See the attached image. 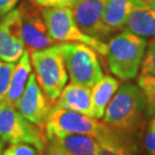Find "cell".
<instances>
[{
    "instance_id": "cell-1",
    "label": "cell",
    "mask_w": 155,
    "mask_h": 155,
    "mask_svg": "<svg viewBox=\"0 0 155 155\" xmlns=\"http://www.w3.org/2000/svg\"><path fill=\"white\" fill-rule=\"evenodd\" d=\"M146 118V102L141 89L132 83H124L108 104L103 122L137 140L145 128Z\"/></svg>"
},
{
    "instance_id": "cell-2",
    "label": "cell",
    "mask_w": 155,
    "mask_h": 155,
    "mask_svg": "<svg viewBox=\"0 0 155 155\" xmlns=\"http://www.w3.org/2000/svg\"><path fill=\"white\" fill-rule=\"evenodd\" d=\"M107 61L110 72L123 81L134 80L140 70L147 40L124 29L107 43Z\"/></svg>"
},
{
    "instance_id": "cell-3",
    "label": "cell",
    "mask_w": 155,
    "mask_h": 155,
    "mask_svg": "<svg viewBox=\"0 0 155 155\" xmlns=\"http://www.w3.org/2000/svg\"><path fill=\"white\" fill-rule=\"evenodd\" d=\"M117 132L103 121H99V119L84 114L61 109L54 105L51 108L48 122L45 126V133L48 140L71 134L89 135L97 140H102Z\"/></svg>"
},
{
    "instance_id": "cell-4",
    "label": "cell",
    "mask_w": 155,
    "mask_h": 155,
    "mask_svg": "<svg viewBox=\"0 0 155 155\" xmlns=\"http://www.w3.org/2000/svg\"><path fill=\"white\" fill-rule=\"evenodd\" d=\"M30 61L40 88L54 105L69 80L61 43L31 51Z\"/></svg>"
},
{
    "instance_id": "cell-5",
    "label": "cell",
    "mask_w": 155,
    "mask_h": 155,
    "mask_svg": "<svg viewBox=\"0 0 155 155\" xmlns=\"http://www.w3.org/2000/svg\"><path fill=\"white\" fill-rule=\"evenodd\" d=\"M61 51L72 83L93 88L104 77L96 51L81 42H61Z\"/></svg>"
},
{
    "instance_id": "cell-6",
    "label": "cell",
    "mask_w": 155,
    "mask_h": 155,
    "mask_svg": "<svg viewBox=\"0 0 155 155\" xmlns=\"http://www.w3.org/2000/svg\"><path fill=\"white\" fill-rule=\"evenodd\" d=\"M0 139L9 144L33 145L41 153L48 142L45 130L29 122L5 101L0 102Z\"/></svg>"
},
{
    "instance_id": "cell-7",
    "label": "cell",
    "mask_w": 155,
    "mask_h": 155,
    "mask_svg": "<svg viewBox=\"0 0 155 155\" xmlns=\"http://www.w3.org/2000/svg\"><path fill=\"white\" fill-rule=\"evenodd\" d=\"M41 13L49 35L55 42H81L95 49L99 54L106 57L107 43L84 33L77 24L71 8H45Z\"/></svg>"
},
{
    "instance_id": "cell-8",
    "label": "cell",
    "mask_w": 155,
    "mask_h": 155,
    "mask_svg": "<svg viewBox=\"0 0 155 155\" xmlns=\"http://www.w3.org/2000/svg\"><path fill=\"white\" fill-rule=\"evenodd\" d=\"M52 107L54 104L40 88L35 73H31L16 105V109L29 122L45 130Z\"/></svg>"
},
{
    "instance_id": "cell-9",
    "label": "cell",
    "mask_w": 155,
    "mask_h": 155,
    "mask_svg": "<svg viewBox=\"0 0 155 155\" xmlns=\"http://www.w3.org/2000/svg\"><path fill=\"white\" fill-rule=\"evenodd\" d=\"M21 14V31L25 48L29 51H39L54 45L48 28L40 9L35 4L22 2L18 6Z\"/></svg>"
},
{
    "instance_id": "cell-10",
    "label": "cell",
    "mask_w": 155,
    "mask_h": 155,
    "mask_svg": "<svg viewBox=\"0 0 155 155\" xmlns=\"http://www.w3.org/2000/svg\"><path fill=\"white\" fill-rule=\"evenodd\" d=\"M24 51L20 9L16 7L0 20V60L17 63Z\"/></svg>"
},
{
    "instance_id": "cell-11",
    "label": "cell",
    "mask_w": 155,
    "mask_h": 155,
    "mask_svg": "<svg viewBox=\"0 0 155 155\" xmlns=\"http://www.w3.org/2000/svg\"><path fill=\"white\" fill-rule=\"evenodd\" d=\"M108 0H78L72 8L74 18L81 30L97 39H104L103 14Z\"/></svg>"
},
{
    "instance_id": "cell-12",
    "label": "cell",
    "mask_w": 155,
    "mask_h": 155,
    "mask_svg": "<svg viewBox=\"0 0 155 155\" xmlns=\"http://www.w3.org/2000/svg\"><path fill=\"white\" fill-rule=\"evenodd\" d=\"M54 106L94 118L91 88L79 84L71 83L64 87Z\"/></svg>"
},
{
    "instance_id": "cell-13",
    "label": "cell",
    "mask_w": 155,
    "mask_h": 155,
    "mask_svg": "<svg viewBox=\"0 0 155 155\" xmlns=\"http://www.w3.org/2000/svg\"><path fill=\"white\" fill-rule=\"evenodd\" d=\"M125 30L143 38H155V8L150 1L136 0L127 19Z\"/></svg>"
},
{
    "instance_id": "cell-14",
    "label": "cell",
    "mask_w": 155,
    "mask_h": 155,
    "mask_svg": "<svg viewBox=\"0 0 155 155\" xmlns=\"http://www.w3.org/2000/svg\"><path fill=\"white\" fill-rule=\"evenodd\" d=\"M136 0H108L103 14L104 39L123 29Z\"/></svg>"
},
{
    "instance_id": "cell-15",
    "label": "cell",
    "mask_w": 155,
    "mask_h": 155,
    "mask_svg": "<svg viewBox=\"0 0 155 155\" xmlns=\"http://www.w3.org/2000/svg\"><path fill=\"white\" fill-rule=\"evenodd\" d=\"M30 74H31L30 51L25 48L19 61L15 64L13 73H12L7 93H6L4 98L6 103L16 108L18 101H19L21 95L25 89Z\"/></svg>"
},
{
    "instance_id": "cell-16",
    "label": "cell",
    "mask_w": 155,
    "mask_h": 155,
    "mask_svg": "<svg viewBox=\"0 0 155 155\" xmlns=\"http://www.w3.org/2000/svg\"><path fill=\"white\" fill-rule=\"evenodd\" d=\"M118 88H119V82L112 76H104L100 82H98L93 88H91L94 118L96 119L103 118L105 110L111 99L117 92Z\"/></svg>"
},
{
    "instance_id": "cell-17",
    "label": "cell",
    "mask_w": 155,
    "mask_h": 155,
    "mask_svg": "<svg viewBox=\"0 0 155 155\" xmlns=\"http://www.w3.org/2000/svg\"><path fill=\"white\" fill-rule=\"evenodd\" d=\"M98 155H135L137 152V140L119 132L98 140Z\"/></svg>"
},
{
    "instance_id": "cell-18",
    "label": "cell",
    "mask_w": 155,
    "mask_h": 155,
    "mask_svg": "<svg viewBox=\"0 0 155 155\" xmlns=\"http://www.w3.org/2000/svg\"><path fill=\"white\" fill-rule=\"evenodd\" d=\"M72 155H98V140L89 135L71 134L51 139Z\"/></svg>"
},
{
    "instance_id": "cell-19",
    "label": "cell",
    "mask_w": 155,
    "mask_h": 155,
    "mask_svg": "<svg viewBox=\"0 0 155 155\" xmlns=\"http://www.w3.org/2000/svg\"><path fill=\"white\" fill-rule=\"evenodd\" d=\"M137 84L143 93L146 102L147 118H151L155 115V77L139 75Z\"/></svg>"
},
{
    "instance_id": "cell-20",
    "label": "cell",
    "mask_w": 155,
    "mask_h": 155,
    "mask_svg": "<svg viewBox=\"0 0 155 155\" xmlns=\"http://www.w3.org/2000/svg\"><path fill=\"white\" fill-rule=\"evenodd\" d=\"M140 68V75H148L155 77V38H151L149 45H147Z\"/></svg>"
},
{
    "instance_id": "cell-21",
    "label": "cell",
    "mask_w": 155,
    "mask_h": 155,
    "mask_svg": "<svg viewBox=\"0 0 155 155\" xmlns=\"http://www.w3.org/2000/svg\"><path fill=\"white\" fill-rule=\"evenodd\" d=\"M15 64V63H7L0 60V102L4 101Z\"/></svg>"
},
{
    "instance_id": "cell-22",
    "label": "cell",
    "mask_w": 155,
    "mask_h": 155,
    "mask_svg": "<svg viewBox=\"0 0 155 155\" xmlns=\"http://www.w3.org/2000/svg\"><path fill=\"white\" fill-rule=\"evenodd\" d=\"M2 155H42V153L33 145L26 143L10 144L3 150Z\"/></svg>"
},
{
    "instance_id": "cell-23",
    "label": "cell",
    "mask_w": 155,
    "mask_h": 155,
    "mask_svg": "<svg viewBox=\"0 0 155 155\" xmlns=\"http://www.w3.org/2000/svg\"><path fill=\"white\" fill-rule=\"evenodd\" d=\"M143 144L148 155H155V115L145 127Z\"/></svg>"
},
{
    "instance_id": "cell-24",
    "label": "cell",
    "mask_w": 155,
    "mask_h": 155,
    "mask_svg": "<svg viewBox=\"0 0 155 155\" xmlns=\"http://www.w3.org/2000/svg\"><path fill=\"white\" fill-rule=\"evenodd\" d=\"M33 4L45 8H63L72 9L76 5L78 0H30Z\"/></svg>"
},
{
    "instance_id": "cell-25",
    "label": "cell",
    "mask_w": 155,
    "mask_h": 155,
    "mask_svg": "<svg viewBox=\"0 0 155 155\" xmlns=\"http://www.w3.org/2000/svg\"><path fill=\"white\" fill-rule=\"evenodd\" d=\"M42 155H72L61 148L57 142L54 140H48L45 149L42 151Z\"/></svg>"
},
{
    "instance_id": "cell-26",
    "label": "cell",
    "mask_w": 155,
    "mask_h": 155,
    "mask_svg": "<svg viewBox=\"0 0 155 155\" xmlns=\"http://www.w3.org/2000/svg\"><path fill=\"white\" fill-rule=\"evenodd\" d=\"M21 0H0V20L17 7Z\"/></svg>"
},
{
    "instance_id": "cell-27",
    "label": "cell",
    "mask_w": 155,
    "mask_h": 155,
    "mask_svg": "<svg viewBox=\"0 0 155 155\" xmlns=\"http://www.w3.org/2000/svg\"><path fill=\"white\" fill-rule=\"evenodd\" d=\"M3 150H4V142L0 139V155H2Z\"/></svg>"
},
{
    "instance_id": "cell-28",
    "label": "cell",
    "mask_w": 155,
    "mask_h": 155,
    "mask_svg": "<svg viewBox=\"0 0 155 155\" xmlns=\"http://www.w3.org/2000/svg\"><path fill=\"white\" fill-rule=\"evenodd\" d=\"M149 1L151 2V4H152L154 6V8H155V0H149Z\"/></svg>"
},
{
    "instance_id": "cell-29",
    "label": "cell",
    "mask_w": 155,
    "mask_h": 155,
    "mask_svg": "<svg viewBox=\"0 0 155 155\" xmlns=\"http://www.w3.org/2000/svg\"><path fill=\"white\" fill-rule=\"evenodd\" d=\"M145 1H149V0H145Z\"/></svg>"
}]
</instances>
